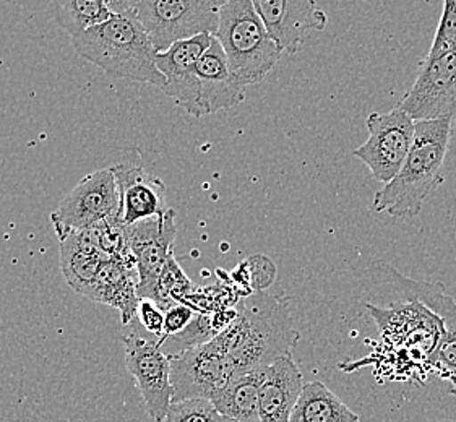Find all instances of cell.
<instances>
[{
	"label": "cell",
	"mask_w": 456,
	"mask_h": 422,
	"mask_svg": "<svg viewBox=\"0 0 456 422\" xmlns=\"http://www.w3.org/2000/svg\"><path fill=\"white\" fill-rule=\"evenodd\" d=\"M238 315L218 337L226 349L234 377L268 368L291 354L301 340L294 327L289 297L252 293L236 305Z\"/></svg>",
	"instance_id": "cell-1"
},
{
	"label": "cell",
	"mask_w": 456,
	"mask_h": 422,
	"mask_svg": "<svg viewBox=\"0 0 456 422\" xmlns=\"http://www.w3.org/2000/svg\"><path fill=\"white\" fill-rule=\"evenodd\" d=\"M453 119L419 120L414 140L398 174L375 193L372 210L393 218L419 215L430 193L444 183L442 167L447 157Z\"/></svg>",
	"instance_id": "cell-2"
},
{
	"label": "cell",
	"mask_w": 456,
	"mask_h": 422,
	"mask_svg": "<svg viewBox=\"0 0 456 422\" xmlns=\"http://www.w3.org/2000/svg\"><path fill=\"white\" fill-rule=\"evenodd\" d=\"M72 46L112 80L146 83L159 90L166 85L155 64L153 43L134 13H112L106 21L72 37Z\"/></svg>",
	"instance_id": "cell-3"
},
{
	"label": "cell",
	"mask_w": 456,
	"mask_h": 422,
	"mask_svg": "<svg viewBox=\"0 0 456 422\" xmlns=\"http://www.w3.org/2000/svg\"><path fill=\"white\" fill-rule=\"evenodd\" d=\"M215 37L224 51L231 72L244 86L264 82L283 55L252 0H226L219 9Z\"/></svg>",
	"instance_id": "cell-4"
},
{
	"label": "cell",
	"mask_w": 456,
	"mask_h": 422,
	"mask_svg": "<svg viewBox=\"0 0 456 422\" xmlns=\"http://www.w3.org/2000/svg\"><path fill=\"white\" fill-rule=\"evenodd\" d=\"M226 0H138L134 15L145 28L156 53L175 41L210 33L218 28L219 9Z\"/></svg>",
	"instance_id": "cell-5"
},
{
	"label": "cell",
	"mask_w": 456,
	"mask_h": 422,
	"mask_svg": "<svg viewBox=\"0 0 456 422\" xmlns=\"http://www.w3.org/2000/svg\"><path fill=\"white\" fill-rule=\"evenodd\" d=\"M126 329L127 333L122 341L128 372L135 378L150 418L155 422H163L173 403V386L169 380L171 359L161 351L156 337L150 335L148 338L142 333L137 319L126 325Z\"/></svg>",
	"instance_id": "cell-6"
},
{
	"label": "cell",
	"mask_w": 456,
	"mask_h": 422,
	"mask_svg": "<svg viewBox=\"0 0 456 422\" xmlns=\"http://www.w3.org/2000/svg\"><path fill=\"white\" fill-rule=\"evenodd\" d=\"M119 191L110 167L85 175L51 213L59 240L82 232L110 215L119 213Z\"/></svg>",
	"instance_id": "cell-7"
},
{
	"label": "cell",
	"mask_w": 456,
	"mask_h": 422,
	"mask_svg": "<svg viewBox=\"0 0 456 422\" xmlns=\"http://www.w3.org/2000/svg\"><path fill=\"white\" fill-rule=\"evenodd\" d=\"M414 126L416 122L398 108L372 112L367 118L369 138L353 150V157L361 159L379 183H390L410 153Z\"/></svg>",
	"instance_id": "cell-8"
},
{
	"label": "cell",
	"mask_w": 456,
	"mask_h": 422,
	"mask_svg": "<svg viewBox=\"0 0 456 422\" xmlns=\"http://www.w3.org/2000/svg\"><path fill=\"white\" fill-rule=\"evenodd\" d=\"M232 378L234 370L218 337L171 358L173 403L192 398L210 400Z\"/></svg>",
	"instance_id": "cell-9"
},
{
	"label": "cell",
	"mask_w": 456,
	"mask_h": 422,
	"mask_svg": "<svg viewBox=\"0 0 456 422\" xmlns=\"http://www.w3.org/2000/svg\"><path fill=\"white\" fill-rule=\"evenodd\" d=\"M128 248L137 268L138 299L155 301L158 281L169 258L174 257V240L177 236L175 211L137 221L127 228Z\"/></svg>",
	"instance_id": "cell-10"
},
{
	"label": "cell",
	"mask_w": 456,
	"mask_h": 422,
	"mask_svg": "<svg viewBox=\"0 0 456 422\" xmlns=\"http://www.w3.org/2000/svg\"><path fill=\"white\" fill-rule=\"evenodd\" d=\"M398 110L414 122L456 119V53L424 59Z\"/></svg>",
	"instance_id": "cell-11"
},
{
	"label": "cell",
	"mask_w": 456,
	"mask_h": 422,
	"mask_svg": "<svg viewBox=\"0 0 456 422\" xmlns=\"http://www.w3.org/2000/svg\"><path fill=\"white\" fill-rule=\"evenodd\" d=\"M211 39L213 35L210 33L181 39L155 55L156 67L166 78L161 92L173 98L177 106L187 110L195 119L205 116L200 106V88L195 67L201 54L210 46Z\"/></svg>",
	"instance_id": "cell-12"
},
{
	"label": "cell",
	"mask_w": 456,
	"mask_h": 422,
	"mask_svg": "<svg viewBox=\"0 0 456 422\" xmlns=\"http://www.w3.org/2000/svg\"><path fill=\"white\" fill-rule=\"evenodd\" d=\"M119 191V218L134 224L165 213L166 185L156 175L146 173L137 150H130L118 165L110 167Z\"/></svg>",
	"instance_id": "cell-13"
},
{
	"label": "cell",
	"mask_w": 456,
	"mask_h": 422,
	"mask_svg": "<svg viewBox=\"0 0 456 422\" xmlns=\"http://www.w3.org/2000/svg\"><path fill=\"white\" fill-rule=\"evenodd\" d=\"M270 37L283 53L296 54L307 31H322L329 15L319 9L317 0H252Z\"/></svg>",
	"instance_id": "cell-14"
},
{
	"label": "cell",
	"mask_w": 456,
	"mask_h": 422,
	"mask_svg": "<svg viewBox=\"0 0 456 422\" xmlns=\"http://www.w3.org/2000/svg\"><path fill=\"white\" fill-rule=\"evenodd\" d=\"M195 74L200 88V106L203 114L232 110L244 101L246 88L229 69L228 59L216 37H213L208 49L201 54Z\"/></svg>",
	"instance_id": "cell-15"
},
{
	"label": "cell",
	"mask_w": 456,
	"mask_h": 422,
	"mask_svg": "<svg viewBox=\"0 0 456 422\" xmlns=\"http://www.w3.org/2000/svg\"><path fill=\"white\" fill-rule=\"evenodd\" d=\"M369 273L375 285L393 286L398 293L406 297L408 303H418L437 317L442 329L456 338V303L453 297L445 293L442 283L418 281L402 275L395 266L385 264L382 260L374 262Z\"/></svg>",
	"instance_id": "cell-16"
},
{
	"label": "cell",
	"mask_w": 456,
	"mask_h": 422,
	"mask_svg": "<svg viewBox=\"0 0 456 422\" xmlns=\"http://www.w3.org/2000/svg\"><path fill=\"white\" fill-rule=\"evenodd\" d=\"M304 378L292 354L276 359L266 368L258 394L260 422H289L292 410L299 400Z\"/></svg>",
	"instance_id": "cell-17"
},
{
	"label": "cell",
	"mask_w": 456,
	"mask_h": 422,
	"mask_svg": "<svg viewBox=\"0 0 456 422\" xmlns=\"http://www.w3.org/2000/svg\"><path fill=\"white\" fill-rule=\"evenodd\" d=\"M86 297L116 307L126 327L137 319V268L126 260L110 258L101 268Z\"/></svg>",
	"instance_id": "cell-18"
},
{
	"label": "cell",
	"mask_w": 456,
	"mask_h": 422,
	"mask_svg": "<svg viewBox=\"0 0 456 422\" xmlns=\"http://www.w3.org/2000/svg\"><path fill=\"white\" fill-rule=\"evenodd\" d=\"M61 270L75 293L88 296L102 265L110 260L85 232H73L59 240Z\"/></svg>",
	"instance_id": "cell-19"
},
{
	"label": "cell",
	"mask_w": 456,
	"mask_h": 422,
	"mask_svg": "<svg viewBox=\"0 0 456 422\" xmlns=\"http://www.w3.org/2000/svg\"><path fill=\"white\" fill-rule=\"evenodd\" d=\"M266 368L256 369L242 376L234 377L219 388L210 402L219 416L240 422H260L258 419V394L264 384Z\"/></svg>",
	"instance_id": "cell-20"
},
{
	"label": "cell",
	"mask_w": 456,
	"mask_h": 422,
	"mask_svg": "<svg viewBox=\"0 0 456 422\" xmlns=\"http://www.w3.org/2000/svg\"><path fill=\"white\" fill-rule=\"evenodd\" d=\"M289 422H361V418L323 382L315 380L302 386Z\"/></svg>",
	"instance_id": "cell-21"
},
{
	"label": "cell",
	"mask_w": 456,
	"mask_h": 422,
	"mask_svg": "<svg viewBox=\"0 0 456 422\" xmlns=\"http://www.w3.org/2000/svg\"><path fill=\"white\" fill-rule=\"evenodd\" d=\"M55 23L75 37L112 15L104 0H53Z\"/></svg>",
	"instance_id": "cell-22"
},
{
	"label": "cell",
	"mask_w": 456,
	"mask_h": 422,
	"mask_svg": "<svg viewBox=\"0 0 456 422\" xmlns=\"http://www.w3.org/2000/svg\"><path fill=\"white\" fill-rule=\"evenodd\" d=\"M456 53V0H444L442 17L429 54L426 59Z\"/></svg>",
	"instance_id": "cell-23"
},
{
	"label": "cell",
	"mask_w": 456,
	"mask_h": 422,
	"mask_svg": "<svg viewBox=\"0 0 456 422\" xmlns=\"http://www.w3.org/2000/svg\"><path fill=\"white\" fill-rule=\"evenodd\" d=\"M219 414L210 400L192 398L171 403L163 422H216Z\"/></svg>",
	"instance_id": "cell-24"
},
{
	"label": "cell",
	"mask_w": 456,
	"mask_h": 422,
	"mask_svg": "<svg viewBox=\"0 0 456 422\" xmlns=\"http://www.w3.org/2000/svg\"><path fill=\"white\" fill-rule=\"evenodd\" d=\"M244 265H246L248 281L252 285L250 289L254 293H262L273 283L276 268L268 258L264 256H256V257L248 258Z\"/></svg>",
	"instance_id": "cell-25"
},
{
	"label": "cell",
	"mask_w": 456,
	"mask_h": 422,
	"mask_svg": "<svg viewBox=\"0 0 456 422\" xmlns=\"http://www.w3.org/2000/svg\"><path fill=\"white\" fill-rule=\"evenodd\" d=\"M137 321L143 330L153 335L158 341L163 338L165 333V311L158 307V304L150 299H140L137 307Z\"/></svg>",
	"instance_id": "cell-26"
},
{
	"label": "cell",
	"mask_w": 456,
	"mask_h": 422,
	"mask_svg": "<svg viewBox=\"0 0 456 422\" xmlns=\"http://www.w3.org/2000/svg\"><path fill=\"white\" fill-rule=\"evenodd\" d=\"M195 311L192 307L185 305V304H174L171 307H167L165 311V333L163 338L158 341L159 346L165 343L167 337H173L181 333L183 329H187V325L193 321Z\"/></svg>",
	"instance_id": "cell-27"
},
{
	"label": "cell",
	"mask_w": 456,
	"mask_h": 422,
	"mask_svg": "<svg viewBox=\"0 0 456 422\" xmlns=\"http://www.w3.org/2000/svg\"><path fill=\"white\" fill-rule=\"evenodd\" d=\"M138 0H118V9L114 13H134Z\"/></svg>",
	"instance_id": "cell-28"
},
{
	"label": "cell",
	"mask_w": 456,
	"mask_h": 422,
	"mask_svg": "<svg viewBox=\"0 0 456 422\" xmlns=\"http://www.w3.org/2000/svg\"><path fill=\"white\" fill-rule=\"evenodd\" d=\"M104 2H106V5L110 7V12L114 13L116 9H118V0H104Z\"/></svg>",
	"instance_id": "cell-29"
},
{
	"label": "cell",
	"mask_w": 456,
	"mask_h": 422,
	"mask_svg": "<svg viewBox=\"0 0 456 422\" xmlns=\"http://www.w3.org/2000/svg\"><path fill=\"white\" fill-rule=\"evenodd\" d=\"M216 422H240L236 421V419H231V418H224V416H219L218 421Z\"/></svg>",
	"instance_id": "cell-30"
},
{
	"label": "cell",
	"mask_w": 456,
	"mask_h": 422,
	"mask_svg": "<svg viewBox=\"0 0 456 422\" xmlns=\"http://www.w3.org/2000/svg\"><path fill=\"white\" fill-rule=\"evenodd\" d=\"M447 422H450V421H447Z\"/></svg>",
	"instance_id": "cell-31"
}]
</instances>
